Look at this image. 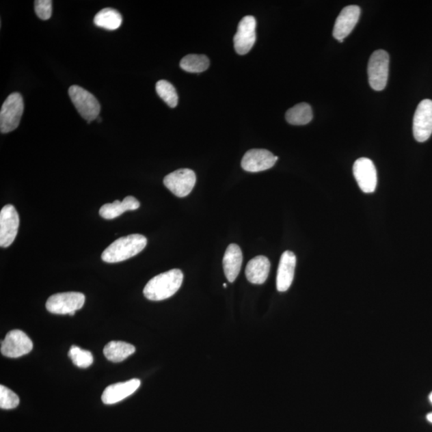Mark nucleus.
<instances>
[{
	"mask_svg": "<svg viewBox=\"0 0 432 432\" xmlns=\"http://www.w3.org/2000/svg\"><path fill=\"white\" fill-rule=\"evenodd\" d=\"M243 262V254L241 247L237 244L232 243L228 247L224 256L223 265L225 275L233 283L241 271Z\"/></svg>",
	"mask_w": 432,
	"mask_h": 432,
	"instance_id": "f3484780",
	"label": "nucleus"
},
{
	"mask_svg": "<svg viewBox=\"0 0 432 432\" xmlns=\"http://www.w3.org/2000/svg\"><path fill=\"white\" fill-rule=\"evenodd\" d=\"M360 8L356 5L347 6L342 9L337 17L333 36L340 43L353 31L360 16Z\"/></svg>",
	"mask_w": 432,
	"mask_h": 432,
	"instance_id": "4468645a",
	"label": "nucleus"
},
{
	"mask_svg": "<svg viewBox=\"0 0 432 432\" xmlns=\"http://www.w3.org/2000/svg\"><path fill=\"white\" fill-rule=\"evenodd\" d=\"M256 20L254 16H244L239 23L234 36V46L239 55H246L252 50L256 40Z\"/></svg>",
	"mask_w": 432,
	"mask_h": 432,
	"instance_id": "1a4fd4ad",
	"label": "nucleus"
},
{
	"mask_svg": "<svg viewBox=\"0 0 432 432\" xmlns=\"http://www.w3.org/2000/svg\"><path fill=\"white\" fill-rule=\"evenodd\" d=\"M156 90L159 97L172 107H176L178 105V94L175 87L171 83L167 81H159L157 83Z\"/></svg>",
	"mask_w": 432,
	"mask_h": 432,
	"instance_id": "b1692460",
	"label": "nucleus"
},
{
	"mask_svg": "<svg viewBox=\"0 0 432 432\" xmlns=\"http://www.w3.org/2000/svg\"><path fill=\"white\" fill-rule=\"evenodd\" d=\"M427 419L432 424V413L427 416Z\"/></svg>",
	"mask_w": 432,
	"mask_h": 432,
	"instance_id": "cd10ccee",
	"label": "nucleus"
},
{
	"mask_svg": "<svg viewBox=\"0 0 432 432\" xmlns=\"http://www.w3.org/2000/svg\"><path fill=\"white\" fill-rule=\"evenodd\" d=\"M68 356L78 368H87L93 364V355L91 351L83 350L77 345L70 347Z\"/></svg>",
	"mask_w": 432,
	"mask_h": 432,
	"instance_id": "393cba45",
	"label": "nucleus"
},
{
	"mask_svg": "<svg viewBox=\"0 0 432 432\" xmlns=\"http://www.w3.org/2000/svg\"><path fill=\"white\" fill-rule=\"evenodd\" d=\"M270 261L266 256H259L249 261L246 267V277L253 284H262L269 277Z\"/></svg>",
	"mask_w": 432,
	"mask_h": 432,
	"instance_id": "a211bd4d",
	"label": "nucleus"
},
{
	"mask_svg": "<svg viewBox=\"0 0 432 432\" xmlns=\"http://www.w3.org/2000/svg\"><path fill=\"white\" fill-rule=\"evenodd\" d=\"M135 347L123 341L108 342L103 349L106 358L113 363H120L135 353Z\"/></svg>",
	"mask_w": 432,
	"mask_h": 432,
	"instance_id": "aec40b11",
	"label": "nucleus"
},
{
	"mask_svg": "<svg viewBox=\"0 0 432 432\" xmlns=\"http://www.w3.org/2000/svg\"><path fill=\"white\" fill-rule=\"evenodd\" d=\"M97 121L98 122H102V120H101V118H98Z\"/></svg>",
	"mask_w": 432,
	"mask_h": 432,
	"instance_id": "c756f323",
	"label": "nucleus"
},
{
	"mask_svg": "<svg viewBox=\"0 0 432 432\" xmlns=\"http://www.w3.org/2000/svg\"><path fill=\"white\" fill-rule=\"evenodd\" d=\"M224 288H227V284H224Z\"/></svg>",
	"mask_w": 432,
	"mask_h": 432,
	"instance_id": "7c9ffc66",
	"label": "nucleus"
},
{
	"mask_svg": "<svg viewBox=\"0 0 432 432\" xmlns=\"http://www.w3.org/2000/svg\"><path fill=\"white\" fill-rule=\"evenodd\" d=\"M196 183L195 173L191 169H178L167 175L163 185L177 197L189 195L193 190Z\"/></svg>",
	"mask_w": 432,
	"mask_h": 432,
	"instance_id": "0eeeda50",
	"label": "nucleus"
},
{
	"mask_svg": "<svg viewBox=\"0 0 432 432\" xmlns=\"http://www.w3.org/2000/svg\"><path fill=\"white\" fill-rule=\"evenodd\" d=\"M180 68L187 72L201 73L209 68L210 62L204 55H187L180 61Z\"/></svg>",
	"mask_w": 432,
	"mask_h": 432,
	"instance_id": "5701e85b",
	"label": "nucleus"
},
{
	"mask_svg": "<svg viewBox=\"0 0 432 432\" xmlns=\"http://www.w3.org/2000/svg\"><path fill=\"white\" fill-rule=\"evenodd\" d=\"M122 22H123V18L121 14L113 8L103 9L94 18V23L97 27L110 31L118 29Z\"/></svg>",
	"mask_w": 432,
	"mask_h": 432,
	"instance_id": "412c9836",
	"label": "nucleus"
},
{
	"mask_svg": "<svg viewBox=\"0 0 432 432\" xmlns=\"http://www.w3.org/2000/svg\"><path fill=\"white\" fill-rule=\"evenodd\" d=\"M353 174L357 184L364 193H373L377 189V168L370 159L363 157L357 159L353 166Z\"/></svg>",
	"mask_w": 432,
	"mask_h": 432,
	"instance_id": "f8f14e48",
	"label": "nucleus"
},
{
	"mask_svg": "<svg viewBox=\"0 0 432 432\" xmlns=\"http://www.w3.org/2000/svg\"><path fill=\"white\" fill-rule=\"evenodd\" d=\"M18 403H20V399L17 394L11 389L1 385L0 386V407L2 409H13L18 407Z\"/></svg>",
	"mask_w": 432,
	"mask_h": 432,
	"instance_id": "a878e982",
	"label": "nucleus"
},
{
	"mask_svg": "<svg viewBox=\"0 0 432 432\" xmlns=\"http://www.w3.org/2000/svg\"><path fill=\"white\" fill-rule=\"evenodd\" d=\"M20 217L12 204L4 206L0 211V246H11L17 236Z\"/></svg>",
	"mask_w": 432,
	"mask_h": 432,
	"instance_id": "6e6552de",
	"label": "nucleus"
},
{
	"mask_svg": "<svg viewBox=\"0 0 432 432\" xmlns=\"http://www.w3.org/2000/svg\"><path fill=\"white\" fill-rule=\"evenodd\" d=\"M139 206V202L135 197L126 196L122 202L115 200L113 203L103 205L100 209V215L103 219H113L126 211L137 210Z\"/></svg>",
	"mask_w": 432,
	"mask_h": 432,
	"instance_id": "6ab92c4d",
	"label": "nucleus"
},
{
	"mask_svg": "<svg viewBox=\"0 0 432 432\" xmlns=\"http://www.w3.org/2000/svg\"><path fill=\"white\" fill-rule=\"evenodd\" d=\"M295 265H297V256L294 253L291 251L284 252L280 258L276 277V288L280 293L286 292L292 285Z\"/></svg>",
	"mask_w": 432,
	"mask_h": 432,
	"instance_id": "2eb2a0df",
	"label": "nucleus"
},
{
	"mask_svg": "<svg viewBox=\"0 0 432 432\" xmlns=\"http://www.w3.org/2000/svg\"><path fill=\"white\" fill-rule=\"evenodd\" d=\"M389 62V55L386 51L377 50L370 55L368 67V81L374 90L382 91L386 87Z\"/></svg>",
	"mask_w": 432,
	"mask_h": 432,
	"instance_id": "39448f33",
	"label": "nucleus"
},
{
	"mask_svg": "<svg viewBox=\"0 0 432 432\" xmlns=\"http://www.w3.org/2000/svg\"><path fill=\"white\" fill-rule=\"evenodd\" d=\"M429 400H430V401H431V403H432V392L430 394V396H429Z\"/></svg>",
	"mask_w": 432,
	"mask_h": 432,
	"instance_id": "c85d7f7f",
	"label": "nucleus"
},
{
	"mask_svg": "<svg viewBox=\"0 0 432 432\" xmlns=\"http://www.w3.org/2000/svg\"><path fill=\"white\" fill-rule=\"evenodd\" d=\"M140 380L133 379L129 381L110 385L102 394V401L105 405H114L124 401L133 394L140 386Z\"/></svg>",
	"mask_w": 432,
	"mask_h": 432,
	"instance_id": "dca6fc26",
	"label": "nucleus"
},
{
	"mask_svg": "<svg viewBox=\"0 0 432 432\" xmlns=\"http://www.w3.org/2000/svg\"><path fill=\"white\" fill-rule=\"evenodd\" d=\"M68 93L79 115L86 120L88 124L98 119L100 112V105L92 93L77 85L70 87Z\"/></svg>",
	"mask_w": 432,
	"mask_h": 432,
	"instance_id": "20e7f679",
	"label": "nucleus"
},
{
	"mask_svg": "<svg viewBox=\"0 0 432 432\" xmlns=\"http://www.w3.org/2000/svg\"><path fill=\"white\" fill-rule=\"evenodd\" d=\"M36 15L41 20L48 21L53 14V1L51 0H36L35 1Z\"/></svg>",
	"mask_w": 432,
	"mask_h": 432,
	"instance_id": "bb28decb",
	"label": "nucleus"
},
{
	"mask_svg": "<svg viewBox=\"0 0 432 432\" xmlns=\"http://www.w3.org/2000/svg\"><path fill=\"white\" fill-rule=\"evenodd\" d=\"M85 295L81 293H64L51 295L46 303L48 311L56 314H69L81 309Z\"/></svg>",
	"mask_w": 432,
	"mask_h": 432,
	"instance_id": "423d86ee",
	"label": "nucleus"
},
{
	"mask_svg": "<svg viewBox=\"0 0 432 432\" xmlns=\"http://www.w3.org/2000/svg\"><path fill=\"white\" fill-rule=\"evenodd\" d=\"M23 97L20 93L14 92L3 103L0 111V131L9 133L20 125L23 113Z\"/></svg>",
	"mask_w": 432,
	"mask_h": 432,
	"instance_id": "7ed1b4c3",
	"label": "nucleus"
},
{
	"mask_svg": "<svg viewBox=\"0 0 432 432\" xmlns=\"http://www.w3.org/2000/svg\"><path fill=\"white\" fill-rule=\"evenodd\" d=\"M33 342L25 332L21 330L9 332L2 342L1 353L9 358H18L32 350Z\"/></svg>",
	"mask_w": 432,
	"mask_h": 432,
	"instance_id": "9b49d317",
	"label": "nucleus"
},
{
	"mask_svg": "<svg viewBox=\"0 0 432 432\" xmlns=\"http://www.w3.org/2000/svg\"><path fill=\"white\" fill-rule=\"evenodd\" d=\"M147 238L140 234L121 237L108 246L101 256L103 261L115 264L138 255L146 247Z\"/></svg>",
	"mask_w": 432,
	"mask_h": 432,
	"instance_id": "f03ea898",
	"label": "nucleus"
},
{
	"mask_svg": "<svg viewBox=\"0 0 432 432\" xmlns=\"http://www.w3.org/2000/svg\"><path fill=\"white\" fill-rule=\"evenodd\" d=\"M432 134V100H424L417 107L413 120V135L418 142H425Z\"/></svg>",
	"mask_w": 432,
	"mask_h": 432,
	"instance_id": "9d476101",
	"label": "nucleus"
},
{
	"mask_svg": "<svg viewBox=\"0 0 432 432\" xmlns=\"http://www.w3.org/2000/svg\"><path fill=\"white\" fill-rule=\"evenodd\" d=\"M184 274L180 269H172L154 276L144 289V297L152 301H161L175 295L183 284Z\"/></svg>",
	"mask_w": 432,
	"mask_h": 432,
	"instance_id": "f257e3e1",
	"label": "nucleus"
},
{
	"mask_svg": "<svg viewBox=\"0 0 432 432\" xmlns=\"http://www.w3.org/2000/svg\"><path fill=\"white\" fill-rule=\"evenodd\" d=\"M278 159L267 150L252 149L244 154L241 166L249 172H264L273 167Z\"/></svg>",
	"mask_w": 432,
	"mask_h": 432,
	"instance_id": "ddd939ff",
	"label": "nucleus"
},
{
	"mask_svg": "<svg viewBox=\"0 0 432 432\" xmlns=\"http://www.w3.org/2000/svg\"><path fill=\"white\" fill-rule=\"evenodd\" d=\"M311 106L306 103H299L286 111V120L293 125H306L312 120Z\"/></svg>",
	"mask_w": 432,
	"mask_h": 432,
	"instance_id": "4be33fe9",
	"label": "nucleus"
}]
</instances>
